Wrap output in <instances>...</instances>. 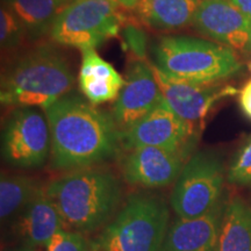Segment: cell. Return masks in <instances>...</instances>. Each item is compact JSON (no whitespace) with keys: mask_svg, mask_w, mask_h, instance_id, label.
Segmentation results:
<instances>
[{"mask_svg":"<svg viewBox=\"0 0 251 251\" xmlns=\"http://www.w3.org/2000/svg\"><path fill=\"white\" fill-rule=\"evenodd\" d=\"M54 169L75 171L107 161L121 143L112 114L78 94H67L45 109Z\"/></svg>","mask_w":251,"mask_h":251,"instance_id":"6da1fadb","label":"cell"},{"mask_svg":"<svg viewBox=\"0 0 251 251\" xmlns=\"http://www.w3.org/2000/svg\"><path fill=\"white\" fill-rule=\"evenodd\" d=\"M75 76L68 58L52 46L25 52L1 78L0 99L6 106L46 109L70 92Z\"/></svg>","mask_w":251,"mask_h":251,"instance_id":"7a4b0ae2","label":"cell"},{"mask_svg":"<svg viewBox=\"0 0 251 251\" xmlns=\"http://www.w3.org/2000/svg\"><path fill=\"white\" fill-rule=\"evenodd\" d=\"M46 192L61 213L64 226L76 231L101 227L121 200V187L111 172L80 169L50 183Z\"/></svg>","mask_w":251,"mask_h":251,"instance_id":"3957f363","label":"cell"},{"mask_svg":"<svg viewBox=\"0 0 251 251\" xmlns=\"http://www.w3.org/2000/svg\"><path fill=\"white\" fill-rule=\"evenodd\" d=\"M153 65L166 76L212 84L242 70L233 49L190 36H165L151 48Z\"/></svg>","mask_w":251,"mask_h":251,"instance_id":"277c9868","label":"cell"},{"mask_svg":"<svg viewBox=\"0 0 251 251\" xmlns=\"http://www.w3.org/2000/svg\"><path fill=\"white\" fill-rule=\"evenodd\" d=\"M169 224V208L153 194H133L99 240L101 251H159Z\"/></svg>","mask_w":251,"mask_h":251,"instance_id":"5b68a950","label":"cell"},{"mask_svg":"<svg viewBox=\"0 0 251 251\" xmlns=\"http://www.w3.org/2000/svg\"><path fill=\"white\" fill-rule=\"evenodd\" d=\"M118 8L115 0H72L59 14L50 37L62 46L96 49L120 31Z\"/></svg>","mask_w":251,"mask_h":251,"instance_id":"8992f818","label":"cell"},{"mask_svg":"<svg viewBox=\"0 0 251 251\" xmlns=\"http://www.w3.org/2000/svg\"><path fill=\"white\" fill-rule=\"evenodd\" d=\"M224 183L225 169L220 157L211 151L194 153L177 178L170 205L178 218L201 216L221 201Z\"/></svg>","mask_w":251,"mask_h":251,"instance_id":"52a82bcc","label":"cell"},{"mask_svg":"<svg viewBox=\"0 0 251 251\" xmlns=\"http://www.w3.org/2000/svg\"><path fill=\"white\" fill-rule=\"evenodd\" d=\"M51 150L46 114L37 107H19L6 121L1 136V155L8 164L34 169L45 164Z\"/></svg>","mask_w":251,"mask_h":251,"instance_id":"ba28073f","label":"cell"},{"mask_svg":"<svg viewBox=\"0 0 251 251\" xmlns=\"http://www.w3.org/2000/svg\"><path fill=\"white\" fill-rule=\"evenodd\" d=\"M193 142V125L178 117L164 99L146 117L121 131V144L127 150L156 147L179 152L190 158Z\"/></svg>","mask_w":251,"mask_h":251,"instance_id":"9c48e42d","label":"cell"},{"mask_svg":"<svg viewBox=\"0 0 251 251\" xmlns=\"http://www.w3.org/2000/svg\"><path fill=\"white\" fill-rule=\"evenodd\" d=\"M163 100L151 64L144 59L129 62L122 90L115 99L112 115L121 131L146 117Z\"/></svg>","mask_w":251,"mask_h":251,"instance_id":"30bf717a","label":"cell"},{"mask_svg":"<svg viewBox=\"0 0 251 251\" xmlns=\"http://www.w3.org/2000/svg\"><path fill=\"white\" fill-rule=\"evenodd\" d=\"M192 25L219 45L233 50L250 49L251 19L231 0H201Z\"/></svg>","mask_w":251,"mask_h":251,"instance_id":"8fae6325","label":"cell"},{"mask_svg":"<svg viewBox=\"0 0 251 251\" xmlns=\"http://www.w3.org/2000/svg\"><path fill=\"white\" fill-rule=\"evenodd\" d=\"M151 67L164 101L178 117L191 125L203 120L218 100L237 92L230 86L220 87L169 77L153 64Z\"/></svg>","mask_w":251,"mask_h":251,"instance_id":"7c38bea8","label":"cell"},{"mask_svg":"<svg viewBox=\"0 0 251 251\" xmlns=\"http://www.w3.org/2000/svg\"><path fill=\"white\" fill-rule=\"evenodd\" d=\"M187 159L179 152L156 147H141L129 150L125 156L122 172L131 185L161 188L179 177Z\"/></svg>","mask_w":251,"mask_h":251,"instance_id":"4fadbf2b","label":"cell"},{"mask_svg":"<svg viewBox=\"0 0 251 251\" xmlns=\"http://www.w3.org/2000/svg\"><path fill=\"white\" fill-rule=\"evenodd\" d=\"M226 205L221 199L201 216L176 219L166 230L159 251H216Z\"/></svg>","mask_w":251,"mask_h":251,"instance_id":"5bb4252c","label":"cell"},{"mask_svg":"<svg viewBox=\"0 0 251 251\" xmlns=\"http://www.w3.org/2000/svg\"><path fill=\"white\" fill-rule=\"evenodd\" d=\"M57 207L41 187L36 197L18 216L17 234L24 244L31 248L47 247L49 241L64 228Z\"/></svg>","mask_w":251,"mask_h":251,"instance_id":"9a60e30c","label":"cell"},{"mask_svg":"<svg viewBox=\"0 0 251 251\" xmlns=\"http://www.w3.org/2000/svg\"><path fill=\"white\" fill-rule=\"evenodd\" d=\"M81 51L79 89L92 105L112 101L118 98L125 79L112 64L100 57L96 49Z\"/></svg>","mask_w":251,"mask_h":251,"instance_id":"2e32d148","label":"cell"},{"mask_svg":"<svg viewBox=\"0 0 251 251\" xmlns=\"http://www.w3.org/2000/svg\"><path fill=\"white\" fill-rule=\"evenodd\" d=\"M72 0H2V5L13 13L27 39L39 40L50 35L59 14Z\"/></svg>","mask_w":251,"mask_h":251,"instance_id":"e0dca14e","label":"cell"},{"mask_svg":"<svg viewBox=\"0 0 251 251\" xmlns=\"http://www.w3.org/2000/svg\"><path fill=\"white\" fill-rule=\"evenodd\" d=\"M201 0H139L136 11L147 26L158 30L179 29L193 23Z\"/></svg>","mask_w":251,"mask_h":251,"instance_id":"ac0fdd59","label":"cell"},{"mask_svg":"<svg viewBox=\"0 0 251 251\" xmlns=\"http://www.w3.org/2000/svg\"><path fill=\"white\" fill-rule=\"evenodd\" d=\"M216 251H251V206L241 197L227 201Z\"/></svg>","mask_w":251,"mask_h":251,"instance_id":"d6986e66","label":"cell"},{"mask_svg":"<svg viewBox=\"0 0 251 251\" xmlns=\"http://www.w3.org/2000/svg\"><path fill=\"white\" fill-rule=\"evenodd\" d=\"M40 190L41 187L29 177L2 174L0 179V218L2 224L18 218Z\"/></svg>","mask_w":251,"mask_h":251,"instance_id":"ffe728a7","label":"cell"},{"mask_svg":"<svg viewBox=\"0 0 251 251\" xmlns=\"http://www.w3.org/2000/svg\"><path fill=\"white\" fill-rule=\"evenodd\" d=\"M0 21H1V28H0L1 48L6 51L14 50L21 45L25 39H27L24 28L21 27L13 13L4 5L1 6V11H0Z\"/></svg>","mask_w":251,"mask_h":251,"instance_id":"44dd1931","label":"cell"},{"mask_svg":"<svg viewBox=\"0 0 251 251\" xmlns=\"http://www.w3.org/2000/svg\"><path fill=\"white\" fill-rule=\"evenodd\" d=\"M228 181L237 185H251V137L238 150L228 171Z\"/></svg>","mask_w":251,"mask_h":251,"instance_id":"7402d4cb","label":"cell"},{"mask_svg":"<svg viewBox=\"0 0 251 251\" xmlns=\"http://www.w3.org/2000/svg\"><path fill=\"white\" fill-rule=\"evenodd\" d=\"M45 251H92V249L81 234L62 229L49 241Z\"/></svg>","mask_w":251,"mask_h":251,"instance_id":"603a6c76","label":"cell"},{"mask_svg":"<svg viewBox=\"0 0 251 251\" xmlns=\"http://www.w3.org/2000/svg\"><path fill=\"white\" fill-rule=\"evenodd\" d=\"M126 46L131 50L133 55L139 59H144L147 56V35L144 30L134 25H128L124 29Z\"/></svg>","mask_w":251,"mask_h":251,"instance_id":"cb8c5ba5","label":"cell"},{"mask_svg":"<svg viewBox=\"0 0 251 251\" xmlns=\"http://www.w3.org/2000/svg\"><path fill=\"white\" fill-rule=\"evenodd\" d=\"M240 106L244 114L251 119V79L247 81L246 85L240 92Z\"/></svg>","mask_w":251,"mask_h":251,"instance_id":"d4e9b609","label":"cell"},{"mask_svg":"<svg viewBox=\"0 0 251 251\" xmlns=\"http://www.w3.org/2000/svg\"><path fill=\"white\" fill-rule=\"evenodd\" d=\"M231 1L251 19V0H231Z\"/></svg>","mask_w":251,"mask_h":251,"instance_id":"484cf974","label":"cell"},{"mask_svg":"<svg viewBox=\"0 0 251 251\" xmlns=\"http://www.w3.org/2000/svg\"><path fill=\"white\" fill-rule=\"evenodd\" d=\"M115 2L125 8H136L139 0H115Z\"/></svg>","mask_w":251,"mask_h":251,"instance_id":"4316f807","label":"cell"},{"mask_svg":"<svg viewBox=\"0 0 251 251\" xmlns=\"http://www.w3.org/2000/svg\"><path fill=\"white\" fill-rule=\"evenodd\" d=\"M7 251H35V249L29 247V246H27V244H24V246L14 248V249H11V250H7Z\"/></svg>","mask_w":251,"mask_h":251,"instance_id":"83f0119b","label":"cell"},{"mask_svg":"<svg viewBox=\"0 0 251 251\" xmlns=\"http://www.w3.org/2000/svg\"><path fill=\"white\" fill-rule=\"evenodd\" d=\"M250 50H251V40H250Z\"/></svg>","mask_w":251,"mask_h":251,"instance_id":"f1b7e54d","label":"cell"}]
</instances>
